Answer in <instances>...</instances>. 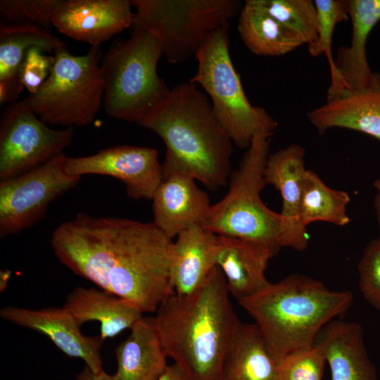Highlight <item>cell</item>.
<instances>
[{
  "mask_svg": "<svg viewBox=\"0 0 380 380\" xmlns=\"http://www.w3.org/2000/svg\"><path fill=\"white\" fill-rule=\"evenodd\" d=\"M51 245L74 274L143 313L172 293L174 241L153 222L78 213L53 230Z\"/></svg>",
  "mask_w": 380,
  "mask_h": 380,
  "instance_id": "cell-1",
  "label": "cell"
},
{
  "mask_svg": "<svg viewBox=\"0 0 380 380\" xmlns=\"http://www.w3.org/2000/svg\"><path fill=\"white\" fill-rule=\"evenodd\" d=\"M224 276L215 267L185 296L170 293L156 310L155 325L164 350L190 380H224V367L241 324Z\"/></svg>",
  "mask_w": 380,
  "mask_h": 380,
  "instance_id": "cell-2",
  "label": "cell"
},
{
  "mask_svg": "<svg viewBox=\"0 0 380 380\" xmlns=\"http://www.w3.org/2000/svg\"><path fill=\"white\" fill-rule=\"evenodd\" d=\"M138 125L164 142L163 179L185 174L210 190L229 182L233 142L216 118L208 97L196 84L189 81L173 87Z\"/></svg>",
  "mask_w": 380,
  "mask_h": 380,
  "instance_id": "cell-3",
  "label": "cell"
},
{
  "mask_svg": "<svg viewBox=\"0 0 380 380\" xmlns=\"http://www.w3.org/2000/svg\"><path fill=\"white\" fill-rule=\"evenodd\" d=\"M353 301L349 291H333L319 280L293 274L239 303L254 319L279 365L286 356L312 347L320 331Z\"/></svg>",
  "mask_w": 380,
  "mask_h": 380,
  "instance_id": "cell-4",
  "label": "cell"
},
{
  "mask_svg": "<svg viewBox=\"0 0 380 380\" xmlns=\"http://www.w3.org/2000/svg\"><path fill=\"white\" fill-rule=\"evenodd\" d=\"M132 27L130 37L114 41L102 56L103 106L108 116L139 124L170 89L157 72L163 55L158 39L144 27Z\"/></svg>",
  "mask_w": 380,
  "mask_h": 380,
  "instance_id": "cell-5",
  "label": "cell"
},
{
  "mask_svg": "<svg viewBox=\"0 0 380 380\" xmlns=\"http://www.w3.org/2000/svg\"><path fill=\"white\" fill-rule=\"evenodd\" d=\"M273 134L262 130L253 137L231 173L227 193L211 205L201 225L216 235L261 242L279 252L281 215L260 197L267 184L265 172Z\"/></svg>",
  "mask_w": 380,
  "mask_h": 380,
  "instance_id": "cell-6",
  "label": "cell"
},
{
  "mask_svg": "<svg viewBox=\"0 0 380 380\" xmlns=\"http://www.w3.org/2000/svg\"><path fill=\"white\" fill-rule=\"evenodd\" d=\"M229 24L210 32L195 55L198 63L190 82L202 87L213 111L233 144L247 149L253 137L274 132L277 122L264 108L251 105L229 53Z\"/></svg>",
  "mask_w": 380,
  "mask_h": 380,
  "instance_id": "cell-7",
  "label": "cell"
},
{
  "mask_svg": "<svg viewBox=\"0 0 380 380\" xmlns=\"http://www.w3.org/2000/svg\"><path fill=\"white\" fill-rule=\"evenodd\" d=\"M53 56L49 77L35 94L23 100L49 125H89L100 110L104 94L100 46H91L82 56L64 47Z\"/></svg>",
  "mask_w": 380,
  "mask_h": 380,
  "instance_id": "cell-8",
  "label": "cell"
},
{
  "mask_svg": "<svg viewBox=\"0 0 380 380\" xmlns=\"http://www.w3.org/2000/svg\"><path fill=\"white\" fill-rule=\"evenodd\" d=\"M133 25L152 32L172 64L195 56L207 36L239 14L238 0H131Z\"/></svg>",
  "mask_w": 380,
  "mask_h": 380,
  "instance_id": "cell-9",
  "label": "cell"
},
{
  "mask_svg": "<svg viewBox=\"0 0 380 380\" xmlns=\"http://www.w3.org/2000/svg\"><path fill=\"white\" fill-rule=\"evenodd\" d=\"M74 127L55 129L23 101L10 103L0 120V179L27 172L63 153Z\"/></svg>",
  "mask_w": 380,
  "mask_h": 380,
  "instance_id": "cell-10",
  "label": "cell"
},
{
  "mask_svg": "<svg viewBox=\"0 0 380 380\" xmlns=\"http://www.w3.org/2000/svg\"><path fill=\"white\" fill-rule=\"evenodd\" d=\"M62 153L15 177L0 182V236L16 234L37 223L49 204L81 178L65 170Z\"/></svg>",
  "mask_w": 380,
  "mask_h": 380,
  "instance_id": "cell-11",
  "label": "cell"
},
{
  "mask_svg": "<svg viewBox=\"0 0 380 380\" xmlns=\"http://www.w3.org/2000/svg\"><path fill=\"white\" fill-rule=\"evenodd\" d=\"M65 170L80 177L101 175L116 178L134 200L151 201L163 179L158 151L145 146L118 145L91 156L67 157Z\"/></svg>",
  "mask_w": 380,
  "mask_h": 380,
  "instance_id": "cell-12",
  "label": "cell"
},
{
  "mask_svg": "<svg viewBox=\"0 0 380 380\" xmlns=\"http://www.w3.org/2000/svg\"><path fill=\"white\" fill-rule=\"evenodd\" d=\"M1 317L19 327L49 338L66 355L84 360L94 373L103 371L101 349L104 340L82 334L73 316L63 307L29 309L7 306L0 310Z\"/></svg>",
  "mask_w": 380,
  "mask_h": 380,
  "instance_id": "cell-13",
  "label": "cell"
},
{
  "mask_svg": "<svg viewBox=\"0 0 380 380\" xmlns=\"http://www.w3.org/2000/svg\"><path fill=\"white\" fill-rule=\"evenodd\" d=\"M132 7L129 0H61L52 25L69 38L100 46L132 26Z\"/></svg>",
  "mask_w": 380,
  "mask_h": 380,
  "instance_id": "cell-14",
  "label": "cell"
},
{
  "mask_svg": "<svg viewBox=\"0 0 380 380\" xmlns=\"http://www.w3.org/2000/svg\"><path fill=\"white\" fill-rule=\"evenodd\" d=\"M305 168V149L291 144L270 154L265 172L267 184L272 185L281 194V248L303 251L308 246L306 227L300 221V211Z\"/></svg>",
  "mask_w": 380,
  "mask_h": 380,
  "instance_id": "cell-15",
  "label": "cell"
},
{
  "mask_svg": "<svg viewBox=\"0 0 380 380\" xmlns=\"http://www.w3.org/2000/svg\"><path fill=\"white\" fill-rule=\"evenodd\" d=\"M278 253L261 242L217 235L216 266L238 301L251 297L270 283L265 277L270 260Z\"/></svg>",
  "mask_w": 380,
  "mask_h": 380,
  "instance_id": "cell-16",
  "label": "cell"
},
{
  "mask_svg": "<svg viewBox=\"0 0 380 380\" xmlns=\"http://www.w3.org/2000/svg\"><path fill=\"white\" fill-rule=\"evenodd\" d=\"M195 180L185 174L170 175L162 180L153 196V222L171 239L202 224L210 208L208 194Z\"/></svg>",
  "mask_w": 380,
  "mask_h": 380,
  "instance_id": "cell-17",
  "label": "cell"
},
{
  "mask_svg": "<svg viewBox=\"0 0 380 380\" xmlns=\"http://www.w3.org/2000/svg\"><path fill=\"white\" fill-rule=\"evenodd\" d=\"M307 117L319 134L331 128H346L380 141V74L369 86L346 89L308 112Z\"/></svg>",
  "mask_w": 380,
  "mask_h": 380,
  "instance_id": "cell-18",
  "label": "cell"
},
{
  "mask_svg": "<svg viewBox=\"0 0 380 380\" xmlns=\"http://www.w3.org/2000/svg\"><path fill=\"white\" fill-rule=\"evenodd\" d=\"M314 345L322 350L331 380H377L358 323L334 319L320 331Z\"/></svg>",
  "mask_w": 380,
  "mask_h": 380,
  "instance_id": "cell-19",
  "label": "cell"
},
{
  "mask_svg": "<svg viewBox=\"0 0 380 380\" xmlns=\"http://www.w3.org/2000/svg\"><path fill=\"white\" fill-rule=\"evenodd\" d=\"M177 237L174 241L170 285L172 293L185 296L196 291L216 267L217 235L196 224Z\"/></svg>",
  "mask_w": 380,
  "mask_h": 380,
  "instance_id": "cell-20",
  "label": "cell"
},
{
  "mask_svg": "<svg viewBox=\"0 0 380 380\" xmlns=\"http://www.w3.org/2000/svg\"><path fill=\"white\" fill-rule=\"evenodd\" d=\"M348 12L350 44L338 49L334 63L348 89H362L372 84L377 73L369 66L366 49L369 35L380 21V0H348Z\"/></svg>",
  "mask_w": 380,
  "mask_h": 380,
  "instance_id": "cell-21",
  "label": "cell"
},
{
  "mask_svg": "<svg viewBox=\"0 0 380 380\" xmlns=\"http://www.w3.org/2000/svg\"><path fill=\"white\" fill-rule=\"evenodd\" d=\"M128 337L115 348V380H158L167 367V357L154 317H142Z\"/></svg>",
  "mask_w": 380,
  "mask_h": 380,
  "instance_id": "cell-22",
  "label": "cell"
},
{
  "mask_svg": "<svg viewBox=\"0 0 380 380\" xmlns=\"http://www.w3.org/2000/svg\"><path fill=\"white\" fill-rule=\"evenodd\" d=\"M63 308L79 326L90 322H100L101 337L113 338L132 326L143 312L124 299L94 288L75 287L67 296Z\"/></svg>",
  "mask_w": 380,
  "mask_h": 380,
  "instance_id": "cell-23",
  "label": "cell"
},
{
  "mask_svg": "<svg viewBox=\"0 0 380 380\" xmlns=\"http://www.w3.org/2000/svg\"><path fill=\"white\" fill-rule=\"evenodd\" d=\"M224 380H279V365L255 323L241 322L226 357Z\"/></svg>",
  "mask_w": 380,
  "mask_h": 380,
  "instance_id": "cell-24",
  "label": "cell"
},
{
  "mask_svg": "<svg viewBox=\"0 0 380 380\" xmlns=\"http://www.w3.org/2000/svg\"><path fill=\"white\" fill-rule=\"evenodd\" d=\"M237 29L244 45L257 56H279L303 45L293 32L262 8L255 0L245 1Z\"/></svg>",
  "mask_w": 380,
  "mask_h": 380,
  "instance_id": "cell-25",
  "label": "cell"
},
{
  "mask_svg": "<svg viewBox=\"0 0 380 380\" xmlns=\"http://www.w3.org/2000/svg\"><path fill=\"white\" fill-rule=\"evenodd\" d=\"M37 47L53 53L66 47L49 30L27 25L0 26V81H20L19 69L26 52Z\"/></svg>",
  "mask_w": 380,
  "mask_h": 380,
  "instance_id": "cell-26",
  "label": "cell"
},
{
  "mask_svg": "<svg viewBox=\"0 0 380 380\" xmlns=\"http://www.w3.org/2000/svg\"><path fill=\"white\" fill-rule=\"evenodd\" d=\"M350 201L346 191L329 187L315 172L305 170L300 211V221L305 227L318 221L339 227L348 224L347 206Z\"/></svg>",
  "mask_w": 380,
  "mask_h": 380,
  "instance_id": "cell-27",
  "label": "cell"
},
{
  "mask_svg": "<svg viewBox=\"0 0 380 380\" xmlns=\"http://www.w3.org/2000/svg\"><path fill=\"white\" fill-rule=\"evenodd\" d=\"M317 14V37L316 41L308 46L313 56L324 55L329 63L331 84L327 94V101L337 96L348 89L338 74L331 52L332 37L337 23L348 20V0H315Z\"/></svg>",
  "mask_w": 380,
  "mask_h": 380,
  "instance_id": "cell-28",
  "label": "cell"
},
{
  "mask_svg": "<svg viewBox=\"0 0 380 380\" xmlns=\"http://www.w3.org/2000/svg\"><path fill=\"white\" fill-rule=\"evenodd\" d=\"M281 24L293 32L303 44H312L317 37V14L312 0H255Z\"/></svg>",
  "mask_w": 380,
  "mask_h": 380,
  "instance_id": "cell-29",
  "label": "cell"
},
{
  "mask_svg": "<svg viewBox=\"0 0 380 380\" xmlns=\"http://www.w3.org/2000/svg\"><path fill=\"white\" fill-rule=\"evenodd\" d=\"M61 0H1L3 25H27L48 30Z\"/></svg>",
  "mask_w": 380,
  "mask_h": 380,
  "instance_id": "cell-30",
  "label": "cell"
},
{
  "mask_svg": "<svg viewBox=\"0 0 380 380\" xmlns=\"http://www.w3.org/2000/svg\"><path fill=\"white\" fill-rule=\"evenodd\" d=\"M327 361L317 346L293 353L279 363V380H322Z\"/></svg>",
  "mask_w": 380,
  "mask_h": 380,
  "instance_id": "cell-31",
  "label": "cell"
},
{
  "mask_svg": "<svg viewBox=\"0 0 380 380\" xmlns=\"http://www.w3.org/2000/svg\"><path fill=\"white\" fill-rule=\"evenodd\" d=\"M357 272L362 294L380 311V236L366 246L357 264Z\"/></svg>",
  "mask_w": 380,
  "mask_h": 380,
  "instance_id": "cell-32",
  "label": "cell"
},
{
  "mask_svg": "<svg viewBox=\"0 0 380 380\" xmlns=\"http://www.w3.org/2000/svg\"><path fill=\"white\" fill-rule=\"evenodd\" d=\"M37 48H30L25 53L19 69L20 82L29 92L35 94L49 77L53 66L54 56L47 55Z\"/></svg>",
  "mask_w": 380,
  "mask_h": 380,
  "instance_id": "cell-33",
  "label": "cell"
},
{
  "mask_svg": "<svg viewBox=\"0 0 380 380\" xmlns=\"http://www.w3.org/2000/svg\"><path fill=\"white\" fill-rule=\"evenodd\" d=\"M158 380H190L184 369L177 364L167 365Z\"/></svg>",
  "mask_w": 380,
  "mask_h": 380,
  "instance_id": "cell-34",
  "label": "cell"
},
{
  "mask_svg": "<svg viewBox=\"0 0 380 380\" xmlns=\"http://www.w3.org/2000/svg\"><path fill=\"white\" fill-rule=\"evenodd\" d=\"M76 380H115L113 375L106 373L103 370L94 373L87 366L77 374Z\"/></svg>",
  "mask_w": 380,
  "mask_h": 380,
  "instance_id": "cell-35",
  "label": "cell"
},
{
  "mask_svg": "<svg viewBox=\"0 0 380 380\" xmlns=\"http://www.w3.org/2000/svg\"><path fill=\"white\" fill-rule=\"evenodd\" d=\"M374 208L377 224L380 231V191H377L374 199Z\"/></svg>",
  "mask_w": 380,
  "mask_h": 380,
  "instance_id": "cell-36",
  "label": "cell"
},
{
  "mask_svg": "<svg viewBox=\"0 0 380 380\" xmlns=\"http://www.w3.org/2000/svg\"><path fill=\"white\" fill-rule=\"evenodd\" d=\"M9 277H10V273H9L8 271H4L3 272V278L1 277V284L3 282V284L1 286V290H2V288H3V290H4V288L6 287V285L5 284V283L7 282V281H8Z\"/></svg>",
  "mask_w": 380,
  "mask_h": 380,
  "instance_id": "cell-37",
  "label": "cell"
},
{
  "mask_svg": "<svg viewBox=\"0 0 380 380\" xmlns=\"http://www.w3.org/2000/svg\"><path fill=\"white\" fill-rule=\"evenodd\" d=\"M374 185L376 191H380V178H379L378 179H376L374 182Z\"/></svg>",
  "mask_w": 380,
  "mask_h": 380,
  "instance_id": "cell-38",
  "label": "cell"
}]
</instances>
